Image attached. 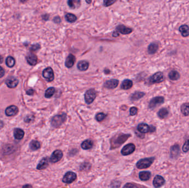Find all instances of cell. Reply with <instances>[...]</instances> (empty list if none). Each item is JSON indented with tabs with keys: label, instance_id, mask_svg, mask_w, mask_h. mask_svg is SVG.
Listing matches in <instances>:
<instances>
[{
	"label": "cell",
	"instance_id": "4fadbf2b",
	"mask_svg": "<svg viewBox=\"0 0 189 188\" xmlns=\"http://www.w3.org/2000/svg\"><path fill=\"white\" fill-rule=\"evenodd\" d=\"M5 83L8 88H15L19 83V81L15 77L11 76L7 78L5 81Z\"/></svg>",
	"mask_w": 189,
	"mask_h": 188
},
{
	"label": "cell",
	"instance_id": "c3c4849f",
	"mask_svg": "<svg viewBox=\"0 0 189 188\" xmlns=\"http://www.w3.org/2000/svg\"><path fill=\"white\" fill-rule=\"evenodd\" d=\"M53 21L56 23H60V22H61V20H60V18L59 17L57 16V17H54V18L53 19Z\"/></svg>",
	"mask_w": 189,
	"mask_h": 188
},
{
	"label": "cell",
	"instance_id": "5bb4252c",
	"mask_svg": "<svg viewBox=\"0 0 189 188\" xmlns=\"http://www.w3.org/2000/svg\"><path fill=\"white\" fill-rule=\"evenodd\" d=\"M119 84V81L117 79H111L110 80H107L105 82L104 87L110 90L116 88Z\"/></svg>",
	"mask_w": 189,
	"mask_h": 188
},
{
	"label": "cell",
	"instance_id": "ac0fdd59",
	"mask_svg": "<svg viewBox=\"0 0 189 188\" xmlns=\"http://www.w3.org/2000/svg\"><path fill=\"white\" fill-rule=\"evenodd\" d=\"M90 66V63L86 60H81L78 62L77 64V68L80 71H85L88 70Z\"/></svg>",
	"mask_w": 189,
	"mask_h": 188
},
{
	"label": "cell",
	"instance_id": "52a82bcc",
	"mask_svg": "<svg viewBox=\"0 0 189 188\" xmlns=\"http://www.w3.org/2000/svg\"><path fill=\"white\" fill-rule=\"evenodd\" d=\"M42 75L48 82H51L54 79V73L53 70L50 67H48L43 70Z\"/></svg>",
	"mask_w": 189,
	"mask_h": 188
},
{
	"label": "cell",
	"instance_id": "cb8c5ba5",
	"mask_svg": "<svg viewBox=\"0 0 189 188\" xmlns=\"http://www.w3.org/2000/svg\"><path fill=\"white\" fill-rule=\"evenodd\" d=\"M14 138L16 139H22L24 136V131L20 128H16L14 131Z\"/></svg>",
	"mask_w": 189,
	"mask_h": 188
},
{
	"label": "cell",
	"instance_id": "f6af8a7d",
	"mask_svg": "<svg viewBox=\"0 0 189 188\" xmlns=\"http://www.w3.org/2000/svg\"><path fill=\"white\" fill-rule=\"evenodd\" d=\"M121 185V183L118 181H113L111 183V188H119Z\"/></svg>",
	"mask_w": 189,
	"mask_h": 188
},
{
	"label": "cell",
	"instance_id": "f1b7e54d",
	"mask_svg": "<svg viewBox=\"0 0 189 188\" xmlns=\"http://www.w3.org/2000/svg\"><path fill=\"white\" fill-rule=\"evenodd\" d=\"M179 32L183 37H187L189 35V27L187 25H182L179 27Z\"/></svg>",
	"mask_w": 189,
	"mask_h": 188
},
{
	"label": "cell",
	"instance_id": "7c38bea8",
	"mask_svg": "<svg viewBox=\"0 0 189 188\" xmlns=\"http://www.w3.org/2000/svg\"><path fill=\"white\" fill-rule=\"evenodd\" d=\"M63 156V152L60 150H56L51 154L50 158V161L53 163L58 162L62 160Z\"/></svg>",
	"mask_w": 189,
	"mask_h": 188
},
{
	"label": "cell",
	"instance_id": "b9f144b4",
	"mask_svg": "<svg viewBox=\"0 0 189 188\" xmlns=\"http://www.w3.org/2000/svg\"><path fill=\"white\" fill-rule=\"evenodd\" d=\"M116 2V1H104L103 3L105 7H109L114 3Z\"/></svg>",
	"mask_w": 189,
	"mask_h": 188
},
{
	"label": "cell",
	"instance_id": "f35d334b",
	"mask_svg": "<svg viewBox=\"0 0 189 188\" xmlns=\"http://www.w3.org/2000/svg\"><path fill=\"white\" fill-rule=\"evenodd\" d=\"M189 150V139H187L182 147V151L184 152H187Z\"/></svg>",
	"mask_w": 189,
	"mask_h": 188
},
{
	"label": "cell",
	"instance_id": "9c48e42d",
	"mask_svg": "<svg viewBox=\"0 0 189 188\" xmlns=\"http://www.w3.org/2000/svg\"><path fill=\"white\" fill-rule=\"evenodd\" d=\"M164 102V98L161 96H158L153 98L149 102V108L152 109L156 107L158 105L162 104Z\"/></svg>",
	"mask_w": 189,
	"mask_h": 188
},
{
	"label": "cell",
	"instance_id": "7dc6e473",
	"mask_svg": "<svg viewBox=\"0 0 189 188\" xmlns=\"http://www.w3.org/2000/svg\"><path fill=\"white\" fill-rule=\"evenodd\" d=\"M5 73V70L0 66V78H2V77L4 76Z\"/></svg>",
	"mask_w": 189,
	"mask_h": 188
},
{
	"label": "cell",
	"instance_id": "8fae6325",
	"mask_svg": "<svg viewBox=\"0 0 189 188\" xmlns=\"http://www.w3.org/2000/svg\"><path fill=\"white\" fill-rule=\"evenodd\" d=\"M135 150V146L132 144H128L123 147L121 151L123 156H128L133 153Z\"/></svg>",
	"mask_w": 189,
	"mask_h": 188
},
{
	"label": "cell",
	"instance_id": "3957f363",
	"mask_svg": "<svg viewBox=\"0 0 189 188\" xmlns=\"http://www.w3.org/2000/svg\"><path fill=\"white\" fill-rule=\"evenodd\" d=\"M132 31L133 30L132 28H128L124 25L121 24L116 27V28L112 34V36L113 37L117 38L119 36V33H121L123 35H127L131 34L132 32Z\"/></svg>",
	"mask_w": 189,
	"mask_h": 188
},
{
	"label": "cell",
	"instance_id": "4dcf8cb0",
	"mask_svg": "<svg viewBox=\"0 0 189 188\" xmlns=\"http://www.w3.org/2000/svg\"><path fill=\"white\" fill-rule=\"evenodd\" d=\"M65 18L66 21L69 23H74L77 20V17L75 14L71 13H66L65 16Z\"/></svg>",
	"mask_w": 189,
	"mask_h": 188
},
{
	"label": "cell",
	"instance_id": "5b68a950",
	"mask_svg": "<svg viewBox=\"0 0 189 188\" xmlns=\"http://www.w3.org/2000/svg\"><path fill=\"white\" fill-rule=\"evenodd\" d=\"M154 160V157H150V158H146L143 159H141L136 164V166L140 169H146L149 167L152 163H153Z\"/></svg>",
	"mask_w": 189,
	"mask_h": 188
},
{
	"label": "cell",
	"instance_id": "30bf717a",
	"mask_svg": "<svg viewBox=\"0 0 189 188\" xmlns=\"http://www.w3.org/2000/svg\"><path fill=\"white\" fill-rule=\"evenodd\" d=\"M77 178V175L72 172L66 173L63 177L62 181L66 184H71L75 181Z\"/></svg>",
	"mask_w": 189,
	"mask_h": 188
},
{
	"label": "cell",
	"instance_id": "ba28073f",
	"mask_svg": "<svg viewBox=\"0 0 189 188\" xmlns=\"http://www.w3.org/2000/svg\"><path fill=\"white\" fill-rule=\"evenodd\" d=\"M137 130L142 133H146L148 132H154L155 130V127L153 126L148 125L145 123H141L137 126Z\"/></svg>",
	"mask_w": 189,
	"mask_h": 188
},
{
	"label": "cell",
	"instance_id": "ee69618b",
	"mask_svg": "<svg viewBox=\"0 0 189 188\" xmlns=\"http://www.w3.org/2000/svg\"><path fill=\"white\" fill-rule=\"evenodd\" d=\"M123 188H139L135 184L131 183H128L124 185Z\"/></svg>",
	"mask_w": 189,
	"mask_h": 188
},
{
	"label": "cell",
	"instance_id": "d6986e66",
	"mask_svg": "<svg viewBox=\"0 0 189 188\" xmlns=\"http://www.w3.org/2000/svg\"><path fill=\"white\" fill-rule=\"evenodd\" d=\"M49 165V159L48 157L43 158L38 163L37 169L38 170H43L48 167Z\"/></svg>",
	"mask_w": 189,
	"mask_h": 188
},
{
	"label": "cell",
	"instance_id": "ffe728a7",
	"mask_svg": "<svg viewBox=\"0 0 189 188\" xmlns=\"http://www.w3.org/2000/svg\"><path fill=\"white\" fill-rule=\"evenodd\" d=\"M133 83L132 80L126 79L123 80L121 85V88L124 90H128L133 87Z\"/></svg>",
	"mask_w": 189,
	"mask_h": 188
},
{
	"label": "cell",
	"instance_id": "681fc988",
	"mask_svg": "<svg viewBox=\"0 0 189 188\" xmlns=\"http://www.w3.org/2000/svg\"><path fill=\"white\" fill-rule=\"evenodd\" d=\"M22 188H33V187L30 184H26V185H23Z\"/></svg>",
	"mask_w": 189,
	"mask_h": 188
},
{
	"label": "cell",
	"instance_id": "7a4b0ae2",
	"mask_svg": "<svg viewBox=\"0 0 189 188\" xmlns=\"http://www.w3.org/2000/svg\"><path fill=\"white\" fill-rule=\"evenodd\" d=\"M67 119V115L65 113L58 114L54 116L51 119V125L53 127L58 128L65 123Z\"/></svg>",
	"mask_w": 189,
	"mask_h": 188
},
{
	"label": "cell",
	"instance_id": "bcb514c9",
	"mask_svg": "<svg viewBox=\"0 0 189 188\" xmlns=\"http://www.w3.org/2000/svg\"><path fill=\"white\" fill-rule=\"evenodd\" d=\"M35 93V91L32 88L29 89L27 91H26V94L29 96H32Z\"/></svg>",
	"mask_w": 189,
	"mask_h": 188
},
{
	"label": "cell",
	"instance_id": "603a6c76",
	"mask_svg": "<svg viewBox=\"0 0 189 188\" xmlns=\"http://www.w3.org/2000/svg\"><path fill=\"white\" fill-rule=\"evenodd\" d=\"M159 45L158 43L153 42L149 44L148 48V52L149 54H154L158 50Z\"/></svg>",
	"mask_w": 189,
	"mask_h": 188
},
{
	"label": "cell",
	"instance_id": "1f68e13d",
	"mask_svg": "<svg viewBox=\"0 0 189 188\" xmlns=\"http://www.w3.org/2000/svg\"><path fill=\"white\" fill-rule=\"evenodd\" d=\"M181 112L185 116H188L189 115V103H184L181 106Z\"/></svg>",
	"mask_w": 189,
	"mask_h": 188
},
{
	"label": "cell",
	"instance_id": "44dd1931",
	"mask_svg": "<svg viewBox=\"0 0 189 188\" xmlns=\"http://www.w3.org/2000/svg\"><path fill=\"white\" fill-rule=\"evenodd\" d=\"M26 59L27 63L31 66H35L38 62V58L37 56L34 54L33 53H30L28 54L26 57Z\"/></svg>",
	"mask_w": 189,
	"mask_h": 188
},
{
	"label": "cell",
	"instance_id": "9a60e30c",
	"mask_svg": "<svg viewBox=\"0 0 189 188\" xmlns=\"http://www.w3.org/2000/svg\"><path fill=\"white\" fill-rule=\"evenodd\" d=\"M18 108L15 105H11L7 107L5 111V114L7 117H13L16 115L18 113Z\"/></svg>",
	"mask_w": 189,
	"mask_h": 188
},
{
	"label": "cell",
	"instance_id": "74e56055",
	"mask_svg": "<svg viewBox=\"0 0 189 188\" xmlns=\"http://www.w3.org/2000/svg\"><path fill=\"white\" fill-rule=\"evenodd\" d=\"M34 120H35V117L33 115H28L25 117V118L24 119V121L26 123H30L33 121Z\"/></svg>",
	"mask_w": 189,
	"mask_h": 188
},
{
	"label": "cell",
	"instance_id": "e575fe53",
	"mask_svg": "<svg viewBox=\"0 0 189 188\" xmlns=\"http://www.w3.org/2000/svg\"><path fill=\"white\" fill-rule=\"evenodd\" d=\"M15 60L14 58L12 56L7 57L6 60V64L8 67H13L15 65Z\"/></svg>",
	"mask_w": 189,
	"mask_h": 188
},
{
	"label": "cell",
	"instance_id": "2e32d148",
	"mask_svg": "<svg viewBox=\"0 0 189 188\" xmlns=\"http://www.w3.org/2000/svg\"><path fill=\"white\" fill-rule=\"evenodd\" d=\"M76 61V57L74 55L70 54L66 59L65 65L68 69L71 68L75 64Z\"/></svg>",
	"mask_w": 189,
	"mask_h": 188
},
{
	"label": "cell",
	"instance_id": "60d3db41",
	"mask_svg": "<svg viewBox=\"0 0 189 188\" xmlns=\"http://www.w3.org/2000/svg\"><path fill=\"white\" fill-rule=\"evenodd\" d=\"M41 48V45L39 44H35L34 45H32L31 46V47L30 48V50L32 51H37Z\"/></svg>",
	"mask_w": 189,
	"mask_h": 188
},
{
	"label": "cell",
	"instance_id": "8992f818",
	"mask_svg": "<svg viewBox=\"0 0 189 188\" xmlns=\"http://www.w3.org/2000/svg\"><path fill=\"white\" fill-rule=\"evenodd\" d=\"M165 80V77L161 72H157L149 78V82L152 84H159Z\"/></svg>",
	"mask_w": 189,
	"mask_h": 188
},
{
	"label": "cell",
	"instance_id": "d4e9b609",
	"mask_svg": "<svg viewBox=\"0 0 189 188\" xmlns=\"http://www.w3.org/2000/svg\"><path fill=\"white\" fill-rule=\"evenodd\" d=\"M180 152V147L176 144L171 147L170 149V155L172 158H176L178 156Z\"/></svg>",
	"mask_w": 189,
	"mask_h": 188
},
{
	"label": "cell",
	"instance_id": "4316f807",
	"mask_svg": "<svg viewBox=\"0 0 189 188\" xmlns=\"http://www.w3.org/2000/svg\"><path fill=\"white\" fill-rule=\"evenodd\" d=\"M150 177L151 173L148 171H143L139 173L140 179L142 181H147L150 179Z\"/></svg>",
	"mask_w": 189,
	"mask_h": 188
},
{
	"label": "cell",
	"instance_id": "8d00e7d4",
	"mask_svg": "<svg viewBox=\"0 0 189 188\" xmlns=\"http://www.w3.org/2000/svg\"><path fill=\"white\" fill-rule=\"evenodd\" d=\"M91 168V164L87 162H84L82 164H81L80 169V170H89Z\"/></svg>",
	"mask_w": 189,
	"mask_h": 188
},
{
	"label": "cell",
	"instance_id": "d590c367",
	"mask_svg": "<svg viewBox=\"0 0 189 188\" xmlns=\"http://www.w3.org/2000/svg\"><path fill=\"white\" fill-rule=\"evenodd\" d=\"M106 117H107L106 114L101 112V113H98L96 115L95 119L98 122H101V121H103L106 118Z\"/></svg>",
	"mask_w": 189,
	"mask_h": 188
},
{
	"label": "cell",
	"instance_id": "f907efd6",
	"mask_svg": "<svg viewBox=\"0 0 189 188\" xmlns=\"http://www.w3.org/2000/svg\"><path fill=\"white\" fill-rule=\"evenodd\" d=\"M4 127V123L3 122L0 120V130L2 129Z\"/></svg>",
	"mask_w": 189,
	"mask_h": 188
},
{
	"label": "cell",
	"instance_id": "816d5d0a",
	"mask_svg": "<svg viewBox=\"0 0 189 188\" xmlns=\"http://www.w3.org/2000/svg\"><path fill=\"white\" fill-rule=\"evenodd\" d=\"M104 73H105V74H109L110 73V70L109 69H105V70H104Z\"/></svg>",
	"mask_w": 189,
	"mask_h": 188
},
{
	"label": "cell",
	"instance_id": "836d02e7",
	"mask_svg": "<svg viewBox=\"0 0 189 188\" xmlns=\"http://www.w3.org/2000/svg\"><path fill=\"white\" fill-rule=\"evenodd\" d=\"M169 114V111L168 109L166 108H161V109L159 110V111L158 112V116L159 118H165Z\"/></svg>",
	"mask_w": 189,
	"mask_h": 188
},
{
	"label": "cell",
	"instance_id": "7402d4cb",
	"mask_svg": "<svg viewBox=\"0 0 189 188\" xmlns=\"http://www.w3.org/2000/svg\"><path fill=\"white\" fill-rule=\"evenodd\" d=\"M145 95L146 93L144 92L136 91L131 96L130 99L132 101H137L140 100Z\"/></svg>",
	"mask_w": 189,
	"mask_h": 188
},
{
	"label": "cell",
	"instance_id": "db71d44e",
	"mask_svg": "<svg viewBox=\"0 0 189 188\" xmlns=\"http://www.w3.org/2000/svg\"><path fill=\"white\" fill-rule=\"evenodd\" d=\"M86 2L87 3H90L91 2V1H86Z\"/></svg>",
	"mask_w": 189,
	"mask_h": 188
},
{
	"label": "cell",
	"instance_id": "6da1fadb",
	"mask_svg": "<svg viewBox=\"0 0 189 188\" xmlns=\"http://www.w3.org/2000/svg\"><path fill=\"white\" fill-rule=\"evenodd\" d=\"M131 136V134L120 133L116 135L115 136L112 137L110 140L111 149H115L116 148L119 147L123 144H124Z\"/></svg>",
	"mask_w": 189,
	"mask_h": 188
},
{
	"label": "cell",
	"instance_id": "e0dca14e",
	"mask_svg": "<svg viewBox=\"0 0 189 188\" xmlns=\"http://www.w3.org/2000/svg\"><path fill=\"white\" fill-rule=\"evenodd\" d=\"M165 183V180L161 175H156L153 180V185L155 188L161 187Z\"/></svg>",
	"mask_w": 189,
	"mask_h": 188
},
{
	"label": "cell",
	"instance_id": "f546056e",
	"mask_svg": "<svg viewBox=\"0 0 189 188\" xmlns=\"http://www.w3.org/2000/svg\"><path fill=\"white\" fill-rule=\"evenodd\" d=\"M169 78L172 81H176L179 80L180 77V73L175 70H172L169 73Z\"/></svg>",
	"mask_w": 189,
	"mask_h": 188
},
{
	"label": "cell",
	"instance_id": "7bdbcfd3",
	"mask_svg": "<svg viewBox=\"0 0 189 188\" xmlns=\"http://www.w3.org/2000/svg\"><path fill=\"white\" fill-rule=\"evenodd\" d=\"M76 2V1H68V5L69 7L71 8H72V9H75L77 7V5L75 4V3Z\"/></svg>",
	"mask_w": 189,
	"mask_h": 188
},
{
	"label": "cell",
	"instance_id": "d6a6232c",
	"mask_svg": "<svg viewBox=\"0 0 189 188\" xmlns=\"http://www.w3.org/2000/svg\"><path fill=\"white\" fill-rule=\"evenodd\" d=\"M56 89L54 87H49L45 92L44 96L47 98H50L55 93Z\"/></svg>",
	"mask_w": 189,
	"mask_h": 188
},
{
	"label": "cell",
	"instance_id": "484cf974",
	"mask_svg": "<svg viewBox=\"0 0 189 188\" xmlns=\"http://www.w3.org/2000/svg\"><path fill=\"white\" fill-rule=\"evenodd\" d=\"M93 141L91 139H87L85 140L82 142V144L81 145V147L83 150H89L93 146Z\"/></svg>",
	"mask_w": 189,
	"mask_h": 188
},
{
	"label": "cell",
	"instance_id": "83f0119b",
	"mask_svg": "<svg viewBox=\"0 0 189 188\" xmlns=\"http://www.w3.org/2000/svg\"><path fill=\"white\" fill-rule=\"evenodd\" d=\"M41 143L37 140H32L29 144V148L31 150L35 151L41 148Z\"/></svg>",
	"mask_w": 189,
	"mask_h": 188
},
{
	"label": "cell",
	"instance_id": "ab89813d",
	"mask_svg": "<svg viewBox=\"0 0 189 188\" xmlns=\"http://www.w3.org/2000/svg\"><path fill=\"white\" fill-rule=\"evenodd\" d=\"M137 113H138V108L137 107L132 106L130 108V110H129L130 115L134 116V115H136L137 114Z\"/></svg>",
	"mask_w": 189,
	"mask_h": 188
},
{
	"label": "cell",
	"instance_id": "277c9868",
	"mask_svg": "<svg viewBox=\"0 0 189 188\" xmlns=\"http://www.w3.org/2000/svg\"><path fill=\"white\" fill-rule=\"evenodd\" d=\"M98 92L94 88H91L86 91L84 94V99L85 103L87 104H90L96 99Z\"/></svg>",
	"mask_w": 189,
	"mask_h": 188
},
{
	"label": "cell",
	"instance_id": "f5cc1de1",
	"mask_svg": "<svg viewBox=\"0 0 189 188\" xmlns=\"http://www.w3.org/2000/svg\"><path fill=\"white\" fill-rule=\"evenodd\" d=\"M3 61V57L1 56V55H0V63H2Z\"/></svg>",
	"mask_w": 189,
	"mask_h": 188
}]
</instances>
